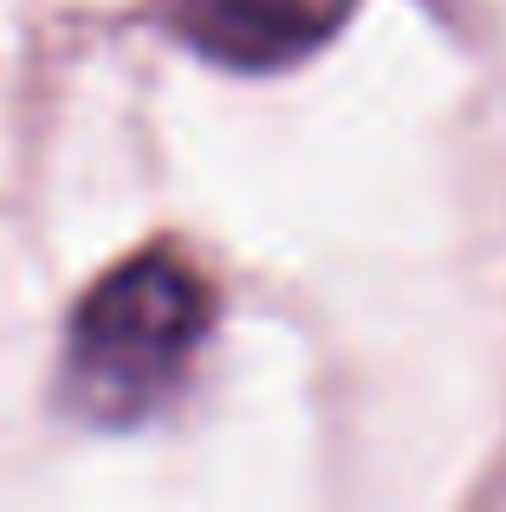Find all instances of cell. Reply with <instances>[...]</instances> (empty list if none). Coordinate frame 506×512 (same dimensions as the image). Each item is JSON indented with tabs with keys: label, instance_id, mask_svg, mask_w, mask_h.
Masks as SVG:
<instances>
[{
	"label": "cell",
	"instance_id": "obj_1",
	"mask_svg": "<svg viewBox=\"0 0 506 512\" xmlns=\"http://www.w3.org/2000/svg\"><path fill=\"white\" fill-rule=\"evenodd\" d=\"M215 318V292L176 253H137L85 292L65 338V389L91 422H143L176 396Z\"/></svg>",
	"mask_w": 506,
	"mask_h": 512
},
{
	"label": "cell",
	"instance_id": "obj_2",
	"mask_svg": "<svg viewBox=\"0 0 506 512\" xmlns=\"http://www.w3.org/2000/svg\"><path fill=\"white\" fill-rule=\"evenodd\" d=\"M351 20V0H176V33L234 72H279Z\"/></svg>",
	"mask_w": 506,
	"mask_h": 512
}]
</instances>
